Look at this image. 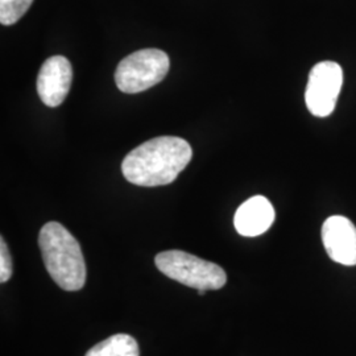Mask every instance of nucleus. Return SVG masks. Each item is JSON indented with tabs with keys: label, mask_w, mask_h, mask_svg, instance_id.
Instances as JSON below:
<instances>
[{
	"label": "nucleus",
	"mask_w": 356,
	"mask_h": 356,
	"mask_svg": "<svg viewBox=\"0 0 356 356\" xmlns=\"http://www.w3.org/2000/svg\"><path fill=\"white\" fill-rule=\"evenodd\" d=\"M204 293H206V291H204V289H200V291H198L200 296H204Z\"/></svg>",
	"instance_id": "obj_12"
},
{
	"label": "nucleus",
	"mask_w": 356,
	"mask_h": 356,
	"mask_svg": "<svg viewBox=\"0 0 356 356\" xmlns=\"http://www.w3.org/2000/svg\"><path fill=\"white\" fill-rule=\"evenodd\" d=\"M42 260L53 281L64 291L76 292L86 282V264L81 245L61 223H47L38 235Z\"/></svg>",
	"instance_id": "obj_2"
},
{
	"label": "nucleus",
	"mask_w": 356,
	"mask_h": 356,
	"mask_svg": "<svg viewBox=\"0 0 356 356\" xmlns=\"http://www.w3.org/2000/svg\"><path fill=\"white\" fill-rule=\"evenodd\" d=\"M275 220V209L263 195H254L245 201L235 213L234 225L236 231L248 238L264 234Z\"/></svg>",
	"instance_id": "obj_8"
},
{
	"label": "nucleus",
	"mask_w": 356,
	"mask_h": 356,
	"mask_svg": "<svg viewBox=\"0 0 356 356\" xmlns=\"http://www.w3.org/2000/svg\"><path fill=\"white\" fill-rule=\"evenodd\" d=\"M13 257L4 238L0 239V281L7 282L13 276Z\"/></svg>",
	"instance_id": "obj_11"
},
{
	"label": "nucleus",
	"mask_w": 356,
	"mask_h": 356,
	"mask_svg": "<svg viewBox=\"0 0 356 356\" xmlns=\"http://www.w3.org/2000/svg\"><path fill=\"white\" fill-rule=\"evenodd\" d=\"M156 267L169 279L197 291H216L225 286L227 275L216 263L185 251H164L154 257Z\"/></svg>",
	"instance_id": "obj_3"
},
{
	"label": "nucleus",
	"mask_w": 356,
	"mask_h": 356,
	"mask_svg": "<svg viewBox=\"0 0 356 356\" xmlns=\"http://www.w3.org/2000/svg\"><path fill=\"white\" fill-rule=\"evenodd\" d=\"M165 51L141 49L123 58L115 70V83L126 94H138L160 83L169 72Z\"/></svg>",
	"instance_id": "obj_4"
},
{
	"label": "nucleus",
	"mask_w": 356,
	"mask_h": 356,
	"mask_svg": "<svg viewBox=\"0 0 356 356\" xmlns=\"http://www.w3.org/2000/svg\"><path fill=\"white\" fill-rule=\"evenodd\" d=\"M193 157L191 144L177 136L145 141L124 157L122 172L128 182L154 188L172 184Z\"/></svg>",
	"instance_id": "obj_1"
},
{
	"label": "nucleus",
	"mask_w": 356,
	"mask_h": 356,
	"mask_svg": "<svg viewBox=\"0 0 356 356\" xmlns=\"http://www.w3.org/2000/svg\"><path fill=\"white\" fill-rule=\"evenodd\" d=\"M343 83V72L334 61H322L312 67L305 91V102L314 116L325 118L335 110Z\"/></svg>",
	"instance_id": "obj_5"
},
{
	"label": "nucleus",
	"mask_w": 356,
	"mask_h": 356,
	"mask_svg": "<svg viewBox=\"0 0 356 356\" xmlns=\"http://www.w3.org/2000/svg\"><path fill=\"white\" fill-rule=\"evenodd\" d=\"M322 242L331 260L356 266V227L346 216H332L322 226Z\"/></svg>",
	"instance_id": "obj_7"
},
{
	"label": "nucleus",
	"mask_w": 356,
	"mask_h": 356,
	"mask_svg": "<svg viewBox=\"0 0 356 356\" xmlns=\"http://www.w3.org/2000/svg\"><path fill=\"white\" fill-rule=\"evenodd\" d=\"M72 79L73 69L66 57L53 56L48 58L38 72L36 86L40 99L48 107H58L70 91Z\"/></svg>",
	"instance_id": "obj_6"
},
{
	"label": "nucleus",
	"mask_w": 356,
	"mask_h": 356,
	"mask_svg": "<svg viewBox=\"0 0 356 356\" xmlns=\"http://www.w3.org/2000/svg\"><path fill=\"white\" fill-rule=\"evenodd\" d=\"M139 344L128 334H116L90 348L86 356H139Z\"/></svg>",
	"instance_id": "obj_9"
},
{
	"label": "nucleus",
	"mask_w": 356,
	"mask_h": 356,
	"mask_svg": "<svg viewBox=\"0 0 356 356\" xmlns=\"http://www.w3.org/2000/svg\"><path fill=\"white\" fill-rule=\"evenodd\" d=\"M33 0H0V23L13 26L31 8Z\"/></svg>",
	"instance_id": "obj_10"
}]
</instances>
